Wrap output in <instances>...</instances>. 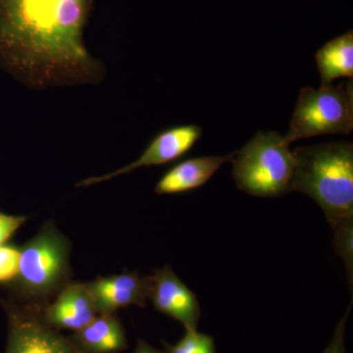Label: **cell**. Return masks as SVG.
<instances>
[{
    "label": "cell",
    "instance_id": "16",
    "mask_svg": "<svg viewBox=\"0 0 353 353\" xmlns=\"http://www.w3.org/2000/svg\"><path fill=\"white\" fill-rule=\"evenodd\" d=\"M20 250L13 245H0V284H6L19 274Z\"/></svg>",
    "mask_w": 353,
    "mask_h": 353
},
{
    "label": "cell",
    "instance_id": "8",
    "mask_svg": "<svg viewBox=\"0 0 353 353\" xmlns=\"http://www.w3.org/2000/svg\"><path fill=\"white\" fill-rule=\"evenodd\" d=\"M150 278V299L154 308L180 322L185 331H197L201 310L192 290L183 284L170 266L157 269Z\"/></svg>",
    "mask_w": 353,
    "mask_h": 353
},
{
    "label": "cell",
    "instance_id": "12",
    "mask_svg": "<svg viewBox=\"0 0 353 353\" xmlns=\"http://www.w3.org/2000/svg\"><path fill=\"white\" fill-rule=\"evenodd\" d=\"M72 341L83 353H117L128 347L124 329L114 313L97 315Z\"/></svg>",
    "mask_w": 353,
    "mask_h": 353
},
{
    "label": "cell",
    "instance_id": "9",
    "mask_svg": "<svg viewBox=\"0 0 353 353\" xmlns=\"http://www.w3.org/2000/svg\"><path fill=\"white\" fill-rule=\"evenodd\" d=\"M97 314L114 313L117 309L145 306L152 290V278L137 273L99 278L87 284Z\"/></svg>",
    "mask_w": 353,
    "mask_h": 353
},
{
    "label": "cell",
    "instance_id": "14",
    "mask_svg": "<svg viewBox=\"0 0 353 353\" xmlns=\"http://www.w3.org/2000/svg\"><path fill=\"white\" fill-rule=\"evenodd\" d=\"M334 252L343 259L347 269L348 282L352 285L353 277V219L345 221L334 227Z\"/></svg>",
    "mask_w": 353,
    "mask_h": 353
},
{
    "label": "cell",
    "instance_id": "13",
    "mask_svg": "<svg viewBox=\"0 0 353 353\" xmlns=\"http://www.w3.org/2000/svg\"><path fill=\"white\" fill-rule=\"evenodd\" d=\"M321 85H330L336 79L353 78V32L332 39L315 55Z\"/></svg>",
    "mask_w": 353,
    "mask_h": 353
},
{
    "label": "cell",
    "instance_id": "19",
    "mask_svg": "<svg viewBox=\"0 0 353 353\" xmlns=\"http://www.w3.org/2000/svg\"><path fill=\"white\" fill-rule=\"evenodd\" d=\"M134 353H165L161 352V350H157V348L152 347V345H148L146 341L143 340H139L138 341V345H137L136 350H134Z\"/></svg>",
    "mask_w": 353,
    "mask_h": 353
},
{
    "label": "cell",
    "instance_id": "6",
    "mask_svg": "<svg viewBox=\"0 0 353 353\" xmlns=\"http://www.w3.org/2000/svg\"><path fill=\"white\" fill-rule=\"evenodd\" d=\"M8 339L6 353H83L32 309L7 305Z\"/></svg>",
    "mask_w": 353,
    "mask_h": 353
},
{
    "label": "cell",
    "instance_id": "18",
    "mask_svg": "<svg viewBox=\"0 0 353 353\" xmlns=\"http://www.w3.org/2000/svg\"><path fill=\"white\" fill-rule=\"evenodd\" d=\"M26 221L22 216H12L0 212V245H3Z\"/></svg>",
    "mask_w": 353,
    "mask_h": 353
},
{
    "label": "cell",
    "instance_id": "1",
    "mask_svg": "<svg viewBox=\"0 0 353 353\" xmlns=\"http://www.w3.org/2000/svg\"><path fill=\"white\" fill-rule=\"evenodd\" d=\"M92 0H0V61L34 85L88 82L99 64L83 32Z\"/></svg>",
    "mask_w": 353,
    "mask_h": 353
},
{
    "label": "cell",
    "instance_id": "5",
    "mask_svg": "<svg viewBox=\"0 0 353 353\" xmlns=\"http://www.w3.org/2000/svg\"><path fill=\"white\" fill-rule=\"evenodd\" d=\"M70 245L54 227H43L20 250L18 288L31 296H48L57 290L68 272Z\"/></svg>",
    "mask_w": 353,
    "mask_h": 353
},
{
    "label": "cell",
    "instance_id": "4",
    "mask_svg": "<svg viewBox=\"0 0 353 353\" xmlns=\"http://www.w3.org/2000/svg\"><path fill=\"white\" fill-rule=\"evenodd\" d=\"M353 130L352 79L299 92L285 143L323 134H350Z\"/></svg>",
    "mask_w": 353,
    "mask_h": 353
},
{
    "label": "cell",
    "instance_id": "7",
    "mask_svg": "<svg viewBox=\"0 0 353 353\" xmlns=\"http://www.w3.org/2000/svg\"><path fill=\"white\" fill-rule=\"evenodd\" d=\"M201 136L202 129L197 125L172 127L158 134L136 161L106 175L85 179L77 185L88 187L94 183L106 182L115 176L132 173L141 167L157 166L175 161L189 152Z\"/></svg>",
    "mask_w": 353,
    "mask_h": 353
},
{
    "label": "cell",
    "instance_id": "17",
    "mask_svg": "<svg viewBox=\"0 0 353 353\" xmlns=\"http://www.w3.org/2000/svg\"><path fill=\"white\" fill-rule=\"evenodd\" d=\"M350 309H352V304L350 307H347L345 311V315L340 320V322L336 325V330L333 338L330 341L328 347L324 350L323 353H345V326H347V322L348 316H350Z\"/></svg>",
    "mask_w": 353,
    "mask_h": 353
},
{
    "label": "cell",
    "instance_id": "15",
    "mask_svg": "<svg viewBox=\"0 0 353 353\" xmlns=\"http://www.w3.org/2000/svg\"><path fill=\"white\" fill-rule=\"evenodd\" d=\"M168 353H216L214 339L199 331H185L175 345L165 343Z\"/></svg>",
    "mask_w": 353,
    "mask_h": 353
},
{
    "label": "cell",
    "instance_id": "11",
    "mask_svg": "<svg viewBox=\"0 0 353 353\" xmlns=\"http://www.w3.org/2000/svg\"><path fill=\"white\" fill-rule=\"evenodd\" d=\"M236 152L225 157L190 158L175 165L155 185L157 194H180L201 187L210 180L220 167L232 161Z\"/></svg>",
    "mask_w": 353,
    "mask_h": 353
},
{
    "label": "cell",
    "instance_id": "2",
    "mask_svg": "<svg viewBox=\"0 0 353 353\" xmlns=\"http://www.w3.org/2000/svg\"><path fill=\"white\" fill-rule=\"evenodd\" d=\"M290 192H303L322 208L332 229L353 219V145L348 141L297 148L292 152Z\"/></svg>",
    "mask_w": 353,
    "mask_h": 353
},
{
    "label": "cell",
    "instance_id": "3",
    "mask_svg": "<svg viewBox=\"0 0 353 353\" xmlns=\"http://www.w3.org/2000/svg\"><path fill=\"white\" fill-rule=\"evenodd\" d=\"M232 162L236 187L246 194L278 197L290 192L294 158L280 132H257Z\"/></svg>",
    "mask_w": 353,
    "mask_h": 353
},
{
    "label": "cell",
    "instance_id": "10",
    "mask_svg": "<svg viewBox=\"0 0 353 353\" xmlns=\"http://www.w3.org/2000/svg\"><path fill=\"white\" fill-rule=\"evenodd\" d=\"M97 314L87 284L65 285L57 301L50 304L41 316L54 329L78 332L85 328Z\"/></svg>",
    "mask_w": 353,
    "mask_h": 353
}]
</instances>
